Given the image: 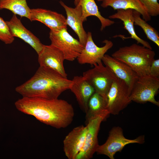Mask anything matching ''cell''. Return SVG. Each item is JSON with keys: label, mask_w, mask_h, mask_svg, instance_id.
Wrapping results in <instances>:
<instances>
[{"label": "cell", "mask_w": 159, "mask_h": 159, "mask_svg": "<svg viewBox=\"0 0 159 159\" xmlns=\"http://www.w3.org/2000/svg\"><path fill=\"white\" fill-rule=\"evenodd\" d=\"M159 89V78L150 74L139 76L131 91V101L144 103L150 102L158 106L159 102L155 98Z\"/></svg>", "instance_id": "obj_4"}, {"label": "cell", "mask_w": 159, "mask_h": 159, "mask_svg": "<svg viewBox=\"0 0 159 159\" xmlns=\"http://www.w3.org/2000/svg\"><path fill=\"white\" fill-rule=\"evenodd\" d=\"M12 35L20 38L29 44L38 54L42 50L44 44L39 39L22 24L16 15L13 14L9 21H6Z\"/></svg>", "instance_id": "obj_15"}, {"label": "cell", "mask_w": 159, "mask_h": 159, "mask_svg": "<svg viewBox=\"0 0 159 159\" xmlns=\"http://www.w3.org/2000/svg\"><path fill=\"white\" fill-rule=\"evenodd\" d=\"M144 141V135L133 140L127 139L124 136L123 130L121 127H115L110 131L106 142L98 146L96 152L98 154L106 155L110 159H114L116 153L121 151L126 145L133 143L143 144Z\"/></svg>", "instance_id": "obj_7"}, {"label": "cell", "mask_w": 159, "mask_h": 159, "mask_svg": "<svg viewBox=\"0 0 159 159\" xmlns=\"http://www.w3.org/2000/svg\"><path fill=\"white\" fill-rule=\"evenodd\" d=\"M64 8L67 15L66 23L77 35L79 41L84 47L87 41V34L83 26L81 8L78 4L74 8L69 7L62 1H59Z\"/></svg>", "instance_id": "obj_17"}, {"label": "cell", "mask_w": 159, "mask_h": 159, "mask_svg": "<svg viewBox=\"0 0 159 159\" xmlns=\"http://www.w3.org/2000/svg\"><path fill=\"white\" fill-rule=\"evenodd\" d=\"M85 113V125L90 120L98 116L104 115L108 116L110 114L106 108L105 100L96 92L92 95L89 100L87 110Z\"/></svg>", "instance_id": "obj_20"}, {"label": "cell", "mask_w": 159, "mask_h": 159, "mask_svg": "<svg viewBox=\"0 0 159 159\" xmlns=\"http://www.w3.org/2000/svg\"><path fill=\"white\" fill-rule=\"evenodd\" d=\"M87 34L86 44L77 59L80 64H88L94 65L102 62L105 53L113 47V44L111 41L105 39L102 42L105 45L98 47L93 40L92 33L88 32Z\"/></svg>", "instance_id": "obj_10"}, {"label": "cell", "mask_w": 159, "mask_h": 159, "mask_svg": "<svg viewBox=\"0 0 159 159\" xmlns=\"http://www.w3.org/2000/svg\"><path fill=\"white\" fill-rule=\"evenodd\" d=\"M79 4L81 6L82 17L84 22L87 20V18L89 16L97 17L101 23V31L115 23L114 21L101 15L95 0H81Z\"/></svg>", "instance_id": "obj_21"}, {"label": "cell", "mask_w": 159, "mask_h": 159, "mask_svg": "<svg viewBox=\"0 0 159 159\" xmlns=\"http://www.w3.org/2000/svg\"><path fill=\"white\" fill-rule=\"evenodd\" d=\"M155 55L152 49L134 43L120 48L112 56L125 63L141 76L149 74Z\"/></svg>", "instance_id": "obj_3"}, {"label": "cell", "mask_w": 159, "mask_h": 159, "mask_svg": "<svg viewBox=\"0 0 159 159\" xmlns=\"http://www.w3.org/2000/svg\"><path fill=\"white\" fill-rule=\"evenodd\" d=\"M133 11V10L131 9H117L116 13L110 16L109 17L111 19H118L122 21L123 22L124 28L130 35V38L135 40L137 44L140 43L145 47L152 49L149 42L137 35L134 26V18Z\"/></svg>", "instance_id": "obj_18"}, {"label": "cell", "mask_w": 159, "mask_h": 159, "mask_svg": "<svg viewBox=\"0 0 159 159\" xmlns=\"http://www.w3.org/2000/svg\"><path fill=\"white\" fill-rule=\"evenodd\" d=\"M152 76L159 78V59H154L151 63L149 69V74Z\"/></svg>", "instance_id": "obj_26"}, {"label": "cell", "mask_w": 159, "mask_h": 159, "mask_svg": "<svg viewBox=\"0 0 159 159\" xmlns=\"http://www.w3.org/2000/svg\"><path fill=\"white\" fill-rule=\"evenodd\" d=\"M94 66L93 68L84 72L83 76L93 87L95 92L106 101L110 89L117 77L107 67L103 65L102 62Z\"/></svg>", "instance_id": "obj_5"}, {"label": "cell", "mask_w": 159, "mask_h": 159, "mask_svg": "<svg viewBox=\"0 0 159 159\" xmlns=\"http://www.w3.org/2000/svg\"><path fill=\"white\" fill-rule=\"evenodd\" d=\"M80 0H74V4L76 6L79 4Z\"/></svg>", "instance_id": "obj_27"}, {"label": "cell", "mask_w": 159, "mask_h": 159, "mask_svg": "<svg viewBox=\"0 0 159 159\" xmlns=\"http://www.w3.org/2000/svg\"><path fill=\"white\" fill-rule=\"evenodd\" d=\"M44 24L51 30L57 31L67 28L66 19L64 16L56 12L42 8L31 9L30 19Z\"/></svg>", "instance_id": "obj_13"}, {"label": "cell", "mask_w": 159, "mask_h": 159, "mask_svg": "<svg viewBox=\"0 0 159 159\" xmlns=\"http://www.w3.org/2000/svg\"><path fill=\"white\" fill-rule=\"evenodd\" d=\"M107 117L104 115L98 116L85 125L87 130L84 145L76 159H90L93 157L99 145L97 137L101 124Z\"/></svg>", "instance_id": "obj_9"}, {"label": "cell", "mask_w": 159, "mask_h": 159, "mask_svg": "<svg viewBox=\"0 0 159 159\" xmlns=\"http://www.w3.org/2000/svg\"><path fill=\"white\" fill-rule=\"evenodd\" d=\"M101 6L103 8L110 6L115 10L131 9L140 13L146 21L151 20V16L139 0H107L103 1Z\"/></svg>", "instance_id": "obj_19"}, {"label": "cell", "mask_w": 159, "mask_h": 159, "mask_svg": "<svg viewBox=\"0 0 159 159\" xmlns=\"http://www.w3.org/2000/svg\"><path fill=\"white\" fill-rule=\"evenodd\" d=\"M87 130V125L74 128L66 136L63 141V150L69 159H76L84 145Z\"/></svg>", "instance_id": "obj_14"}, {"label": "cell", "mask_w": 159, "mask_h": 159, "mask_svg": "<svg viewBox=\"0 0 159 159\" xmlns=\"http://www.w3.org/2000/svg\"><path fill=\"white\" fill-rule=\"evenodd\" d=\"M134 25L140 26L143 29L147 38L159 47V34L153 27L140 17L141 15L138 11L133 10Z\"/></svg>", "instance_id": "obj_23"}, {"label": "cell", "mask_w": 159, "mask_h": 159, "mask_svg": "<svg viewBox=\"0 0 159 159\" xmlns=\"http://www.w3.org/2000/svg\"><path fill=\"white\" fill-rule=\"evenodd\" d=\"M72 83L57 73L39 66L34 75L15 91L22 97L55 99L69 89Z\"/></svg>", "instance_id": "obj_2"}, {"label": "cell", "mask_w": 159, "mask_h": 159, "mask_svg": "<svg viewBox=\"0 0 159 159\" xmlns=\"http://www.w3.org/2000/svg\"><path fill=\"white\" fill-rule=\"evenodd\" d=\"M8 9L14 14L30 19L31 9L26 0H0V10Z\"/></svg>", "instance_id": "obj_22"}, {"label": "cell", "mask_w": 159, "mask_h": 159, "mask_svg": "<svg viewBox=\"0 0 159 159\" xmlns=\"http://www.w3.org/2000/svg\"><path fill=\"white\" fill-rule=\"evenodd\" d=\"M38 54L40 66L51 69L67 78L63 64L64 57L59 49L51 44L44 45Z\"/></svg>", "instance_id": "obj_11"}, {"label": "cell", "mask_w": 159, "mask_h": 159, "mask_svg": "<svg viewBox=\"0 0 159 159\" xmlns=\"http://www.w3.org/2000/svg\"><path fill=\"white\" fill-rule=\"evenodd\" d=\"M72 81L69 89L75 95L81 109L86 113L89 100L95 92V90L83 76H74Z\"/></svg>", "instance_id": "obj_16"}, {"label": "cell", "mask_w": 159, "mask_h": 159, "mask_svg": "<svg viewBox=\"0 0 159 159\" xmlns=\"http://www.w3.org/2000/svg\"><path fill=\"white\" fill-rule=\"evenodd\" d=\"M106 108L110 114L117 115L132 102L129 87L122 80L117 78L112 83L106 98Z\"/></svg>", "instance_id": "obj_8"}, {"label": "cell", "mask_w": 159, "mask_h": 159, "mask_svg": "<svg viewBox=\"0 0 159 159\" xmlns=\"http://www.w3.org/2000/svg\"><path fill=\"white\" fill-rule=\"evenodd\" d=\"M67 28L57 31H50L49 38L52 45L63 53L65 60L72 61L78 57L84 46L67 32Z\"/></svg>", "instance_id": "obj_6"}, {"label": "cell", "mask_w": 159, "mask_h": 159, "mask_svg": "<svg viewBox=\"0 0 159 159\" xmlns=\"http://www.w3.org/2000/svg\"><path fill=\"white\" fill-rule=\"evenodd\" d=\"M14 39L6 22L0 17V40L6 44H10Z\"/></svg>", "instance_id": "obj_24"}, {"label": "cell", "mask_w": 159, "mask_h": 159, "mask_svg": "<svg viewBox=\"0 0 159 159\" xmlns=\"http://www.w3.org/2000/svg\"><path fill=\"white\" fill-rule=\"evenodd\" d=\"M14 105L19 111L57 129L68 126L72 122L74 115L72 105L58 98L22 97L16 101Z\"/></svg>", "instance_id": "obj_1"}, {"label": "cell", "mask_w": 159, "mask_h": 159, "mask_svg": "<svg viewBox=\"0 0 159 159\" xmlns=\"http://www.w3.org/2000/svg\"><path fill=\"white\" fill-rule=\"evenodd\" d=\"M105 0H97V1H105Z\"/></svg>", "instance_id": "obj_28"}, {"label": "cell", "mask_w": 159, "mask_h": 159, "mask_svg": "<svg viewBox=\"0 0 159 159\" xmlns=\"http://www.w3.org/2000/svg\"><path fill=\"white\" fill-rule=\"evenodd\" d=\"M150 16L159 15V4L158 0H139Z\"/></svg>", "instance_id": "obj_25"}, {"label": "cell", "mask_w": 159, "mask_h": 159, "mask_svg": "<svg viewBox=\"0 0 159 159\" xmlns=\"http://www.w3.org/2000/svg\"><path fill=\"white\" fill-rule=\"evenodd\" d=\"M116 76L125 82L129 87L130 95L139 76L129 66L121 61L107 54L102 59Z\"/></svg>", "instance_id": "obj_12"}]
</instances>
